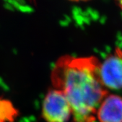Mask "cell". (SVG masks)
I'll list each match as a JSON object with an SVG mask.
<instances>
[{"mask_svg":"<svg viewBox=\"0 0 122 122\" xmlns=\"http://www.w3.org/2000/svg\"><path fill=\"white\" fill-rule=\"evenodd\" d=\"M72 115V109L64 93L50 90L42 105V117L46 122H66Z\"/></svg>","mask_w":122,"mask_h":122,"instance_id":"cell-2","label":"cell"},{"mask_svg":"<svg viewBox=\"0 0 122 122\" xmlns=\"http://www.w3.org/2000/svg\"><path fill=\"white\" fill-rule=\"evenodd\" d=\"M118 5H119L121 9H122V1H120L118 2Z\"/></svg>","mask_w":122,"mask_h":122,"instance_id":"cell-6","label":"cell"},{"mask_svg":"<svg viewBox=\"0 0 122 122\" xmlns=\"http://www.w3.org/2000/svg\"><path fill=\"white\" fill-rule=\"evenodd\" d=\"M96 116L100 122H122V97L107 95L99 105Z\"/></svg>","mask_w":122,"mask_h":122,"instance_id":"cell-4","label":"cell"},{"mask_svg":"<svg viewBox=\"0 0 122 122\" xmlns=\"http://www.w3.org/2000/svg\"><path fill=\"white\" fill-rule=\"evenodd\" d=\"M0 122H3V121H2V120H1L0 119Z\"/></svg>","mask_w":122,"mask_h":122,"instance_id":"cell-7","label":"cell"},{"mask_svg":"<svg viewBox=\"0 0 122 122\" xmlns=\"http://www.w3.org/2000/svg\"><path fill=\"white\" fill-rule=\"evenodd\" d=\"M99 76L101 82L106 88H122V50L117 48L101 63Z\"/></svg>","mask_w":122,"mask_h":122,"instance_id":"cell-3","label":"cell"},{"mask_svg":"<svg viewBox=\"0 0 122 122\" xmlns=\"http://www.w3.org/2000/svg\"><path fill=\"white\" fill-rule=\"evenodd\" d=\"M101 62L96 57L66 55L55 64L51 80L64 93L72 109L74 122H94L101 102L108 95L99 76Z\"/></svg>","mask_w":122,"mask_h":122,"instance_id":"cell-1","label":"cell"},{"mask_svg":"<svg viewBox=\"0 0 122 122\" xmlns=\"http://www.w3.org/2000/svg\"><path fill=\"white\" fill-rule=\"evenodd\" d=\"M18 115V110L11 101L0 99V119L3 122H14Z\"/></svg>","mask_w":122,"mask_h":122,"instance_id":"cell-5","label":"cell"}]
</instances>
